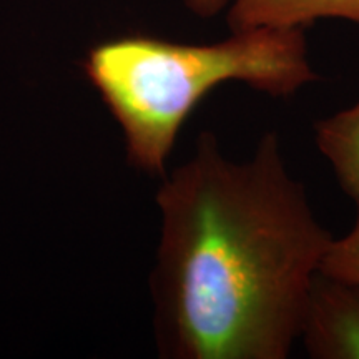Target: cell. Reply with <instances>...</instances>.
Wrapping results in <instances>:
<instances>
[{"label":"cell","instance_id":"cell-1","mask_svg":"<svg viewBox=\"0 0 359 359\" xmlns=\"http://www.w3.org/2000/svg\"><path fill=\"white\" fill-rule=\"evenodd\" d=\"M155 339L170 359H286L333 235L290 173L276 132L248 160L213 132L156 191Z\"/></svg>","mask_w":359,"mask_h":359},{"label":"cell","instance_id":"cell-2","mask_svg":"<svg viewBox=\"0 0 359 359\" xmlns=\"http://www.w3.org/2000/svg\"><path fill=\"white\" fill-rule=\"evenodd\" d=\"M90 83L122 128L130 163L165 175L183 123L226 82L290 98L320 75L304 29H250L217 43L130 35L95 45L83 62Z\"/></svg>","mask_w":359,"mask_h":359},{"label":"cell","instance_id":"cell-3","mask_svg":"<svg viewBox=\"0 0 359 359\" xmlns=\"http://www.w3.org/2000/svg\"><path fill=\"white\" fill-rule=\"evenodd\" d=\"M298 341L313 359H359V285L318 271Z\"/></svg>","mask_w":359,"mask_h":359},{"label":"cell","instance_id":"cell-4","mask_svg":"<svg viewBox=\"0 0 359 359\" xmlns=\"http://www.w3.org/2000/svg\"><path fill=\"white\" fill-rule=\"evenodd\" d=\"M321 19L359 25V0H231L226 22L231 32L250 29H304Z\"/></svg>","mask_w":359,"mask_h":359},{"label":"cell","instance_id":"cell-5","mask_svg":"<svg viewBox=\"0 0 359 359\" xmlns=\"http://www.w3.org/2000/svg\"><path fill=\"white\" fill-rule=\"evenodd\" d=\"M314 143L333 168L341 190L359 203V98L314 123Z\"/></svg>","mask_w":359,"mask_h":359},{"label":"cell","instance_id":"cell-6","mask_svg":"<svg viewBox=\"0 0 359 359\" xmlns=\"http://www.w3.org/2000/svg\"><path fill=\"white\" fill-rule=\"evenodd\" d=\"M320 271L359 285V218L348 235L333 238Z\"/></svg>","mask_w":359,"mask_h":359},{"label":"cell","instance_id":"cell-7","mask_svg":"<svg viewBox=\"0 0 359 359\" xmlns=\"http://www.w3.org/2000/svg\"><path fill=\"white\" fill-rule=\"evenodd\" d=\"M185 7L200 19H213L226 11L231 0H183Z\"/></svg>","mask_w":359,"mask_h":359}]
</instances>
